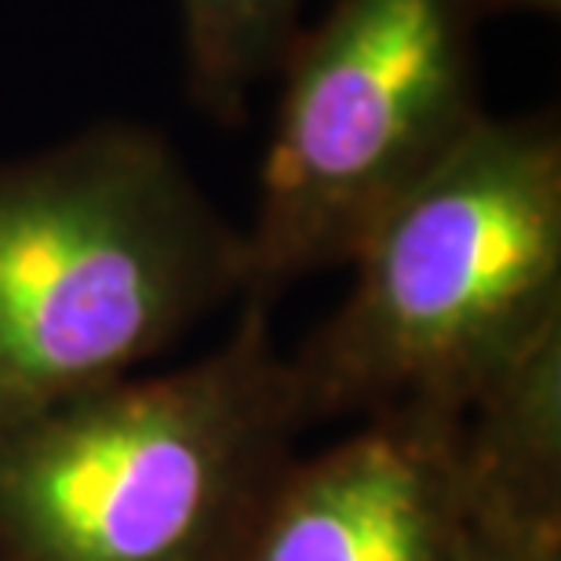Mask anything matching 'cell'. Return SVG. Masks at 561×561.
Instances as JSON below:
<instances>
[{
  "mask_svg": "<svg viewBox=\"0 0 561 561\" xmlns=\"http://www.w3.org/2000/svg\"><path fill=\"white\" fill-rule=\"evenodd\" d=\"M351 296L291 362L307 420H459L561 332V128L481 117L354 252Z\"/></svg>",
  "mask_w": 561,
  "mask_h": 561,
  "instance_id": "1",
  "label": "cell"
},
{
  "mask_svg": "<svg viewBox=\"0 0 561 561\" xmlns=\"http://www.w3.org/2000/svg\"><path fill=\"white\" fill-rule=\"evenodd\" d=\"M470 518L459 420L387 412L291 459L238 561H463Z\"/></svg>",
  "mask_w": 561,
  "mask_h": 561,
  "instance_id": "5",
  "label": "cell"
},
{
  "mask_svg": "<svg viewBox=\"0 0 561 561\" xmlns=\"http://www.w3.org/2000/svg\"><path fill=\"white\" fill-rule=\"evenodd\" d=\"M474 496V518L463 561H561L558 514H525L496 500Z\"/></svg>",
  "mask_w": 561,
  "mask_h": 561,
  "instance_id": "8",
  "label": "cell"
},
{
  "mask_svg": "<svg viewBox=\"0 0 561 561\" xmlns=\"http://www.w3.org/2000/svg\"><path fill=\"white\" fill-rule=\"evenodd\" d=\"M481 11H536V15H558L561 0H478Z\"/></svg>",
  "mask_w": 561,
  "mask_h": 561,
  "instance_id": "9",
  "label": "cell"
},
{
  "mask_svg": "<svg viewBox=\"0 0 561 561\" xmlns=\"http://www.w3.org/2000/svg\"><path fill=\"white\" fill-rule=\"evenodd\" d=\"M190 99L219 125H241L249 88L280 70L307 0H179Z\"/></svg>",
  "mask_w": 561,
  "mask_h": 561,
  "instance_id": "7",
  "label": "cell"
},
{
  "mask_svg": "<svg viewBox=\"0 0 561 561\" xmlns=\"http://www.w3.org/2000/svg\"><path fill=\"white\" fill-rule=\"evenodd\" d=\"M459 426L478 496L561 518V332L485 387Z\"/></svg>",
  "mask_w": 561,
  "mask_h": 561,
  "instance_id": "6",
  "label": "cell"
},
{
  "mask_svg": "<svg viewBox=\"0 0 561 561\" xmlns=\"http://www.w3.org/2000/svg\"><path fill=\"white\" fill-rule=\"evenodd\" d=\"M478 0H329L280 62L244 299L351 263L478 125Z\"/></svg>",
  "mask_w": 561,
  "mask_h": 561,
  "instance_id": "4",
  "label": "cell"
},
{
  "mask_svg": "<svg viewBox=\"0 0 561 561\" xmlns=\"http://www.w3.org/2000/svg\"><path fill=\"white\" fill-rule=\"evenodd\" d=\"M271 307L201 362L0 431V561H238L307 426Z\"/></svg>",
  "mask_w": 561,
  "mask_h": 561,
  "instance_id": "2",
  "label": "cell"
},
{
  "mask_svg": "<svg viewBox=\"0 0 561 561\" xmlns=\"http://www.w3.org/2000/svg\"><path fill=\"white\" fill-rule=\"evenodd\" d=\"M249 288V249L161 131L0 164V431L81 398Z\"/></svg>",
  "mask_w": 561,
  "mask_h": 561,
  "instance_id": "3",
  "label": "cell"
}]
</instances>
